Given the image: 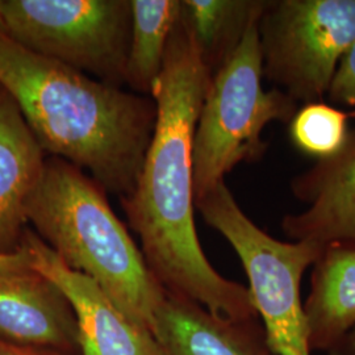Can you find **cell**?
<instances>
[{
  "label": "cell",
  "instance_id": "cell-1",
  "mask_svg": "<svg viewBox=\"0 0 355 355\" xmlns=\"http://www.w3.org/2000/svg\"><path fill=\"white\" fill-rule=\"evenodd\" d=\"M211 78L179 20L150 95L157 105L152 141L135 189L120 203L166 292L217 318L250 321L258 316L249 290L216 271L195 227L192 137Z\"/></svg>",
  "mask_w": 355,
  "mask_h": 355
},
{
  "label": "cell",
  "instance_id": "cell-2",
  "mask_svg": "<svg viewBox=\"0 0 355 355\" xmlns=\"http://www.w3.org/2000/svg\"><path fill=\"white\" fill-rule=\"evenodd\" d=\"M0 86L17 103L45 154L125 198L136 186L157 105L0 37Z\"/></svg>",
  "mask_w": 355,
  "mask_h": 355
},
{
  "label": "cell",
  "instance_id": "cell-3",
  "mask_svg": "<svg viewBox=\"0 0 355 355\" xmlns=\"http://www.w3.org/2000/svg\"><path fill=\"white\" fill-rule=\"evenodd\" d=\"M26 218L66 266L95 282L128 318L152 333L165 288L92 178L61 158H46Z\"/></svg>",
  "mask_w": 355,
  "mask_h": 355
},
{
  "label": "cell",
  "instance_id": "cell-4",
  "mask_svg": "<svg viewBox=\"0 0 355 355\" xmlns=\"http://www.w3.org/2000/svg\"><path fill=\"white\" fill-rule=\"evenodd\" d=\"M259 19L205 92L192 137L195 202L225 182L236 166L259 161L268 146L262 139L265 128L274 121L290 123L297 112V103L286 92L263 87Z\"/></svg>",
  "mask_w": 355,
  "mask_h": 355
},
{
  "label": "cell",
  "instance_id": "cell-5",
  "mask_svg": "<svg viewBox=\"0 0 355 355\" xmlns=\"http://www.w3.org/2000/svg\"><path fill=\"white\" fill-rule=\"evenodd\" d=\"M195 208L239 255L254 309L274 354H313L308 343L302 280L324 248L270 236L242 211L225 182L195 202Z\"/></svg>",
  "mask_w": 355,
  "mask_h": 355
},
{
  "label": "cell",
  "instance_id": "cell-6",
  "mask_svg": "<svg viewBox=\"0 0 355 355\" xmlns=\"http://www.w3.org/2000/svg\"><path fill=\"white\" fill-rule=\"evenodd\" d=\"M6 38L104 83L125 85L130 0H0Z\"/></svg>",
  "mask_w": 355,
  "mask_h": 355
},
{
  "label": "cell",
  "instance_id": "cell-7",
  "mask_svg": "<svg viewBox=\"0 0 355 355\" xmlns=\"http://www.w3.org/2000/svg\"><path fill=\"white\" fill-rule=\"evenodd\" d=\"M263 76L295 102H322L355 41V0L268 1L259 23Z\"/></svg>",
  "mask_w": 355,
  "mask_h": 355
},
{
  "label": "cell",
  "instance_id": "cell-8",
  "mask_svg": "<svg viewBox=\"0 0 355 355\" xmlns=\"http://www.w3.org/2000/svg\"><path fill=\"white\" fill-rule=\"evenodd\" d=\"M32 270L51 280L73 309L82 355H159L149 330L141 328L86 275L62 259L26 228L20 243Z\"/></svg>",
  "mask_w": 355,
  "mask_h": 355
},
{
  "label": "cell",
  "instance_id": "cell-9",
  "mask_svg": "<svg viewBox=\"0 0 355 355\" xmlns=\"http://www.w3.org/2000/svg\"><path fill=\"white\" fill-rule=\"evenodd\" d=\"M293 195L306 204L303 212L287 215L282 228L292 241L325 248L355 242V129L343 149L292 182Z\"/></svg>",
  "mask_w": 355,
  "mask_h": 355
},
{
  "label": "cell",
  "instance_id": "cell-10",
  "mask_svg": "<svg viewBox=\"0 0 355 355\" xmlns=\"http://www.w3.org/2000/svg\"><path fill=\"white\" fill-rule=\"evenodd\" d=\"M152 336L159 355H275L258 318L232 321L166 292Z\"/></svg>",
  "mask_w": 355,
  "mask_h": 355
},
{
  "label": "cell",
  "instance_id": "cell-11",
  "mask_svg": "<svg viewBox=\"0 0 355 355\" xmlns=\"http://www.w3.org/2000/svg\"><path fill=\"white\" fill-rule=\"evenodd\" d=\"M46 154L12 95L0 86V254L16 253L26 230V205Z\"/></svg>",
  "mask_w": 355,
  "mask_h": 355
},
{
  "label": "cell",
  "instance_id": "cell-12",
  "mask_svg": "<svg viewBox=\"0 0 355 355\" xmlns=\"http://www.w3.org/2000/svg\"><path fill=\"white\" fill-rule=\"evenodd\" d=\"M0 334L31 346L78 343L76 316L64 293L35 270L0 275Z\"/></svg>",
  "mask_w": 355,
  "mask_h": 355
},
{
  "label": "cell",
  "instance_id": "cell-13",
  "mask_svg": "<svg viewBox=\"0 0 355 355\" xmlns=\"http://www.w3.org/2000/svg\"><path fill=\"white\" fill-rule=\"evenodd\" d=\"M305 299L311 352L330 350L355 328V242L327 245L313 263Z\"/></svg>",
  "mask_w": 355,
  "mask_h": 355
},
{
  "label": "cell",
  "instance_id": "cell-14",
  "mask_svg": "<svg viewBox=\"0 0 355 355\" xmlns=\"http://www.w3.org/2000/svg\"><path fill=\"white\" fill-rule=\"evenodd\" d=\"M266 0H182L180 23L214 76L241 44Z\"/></svg>",
  "mask_w": 355,
  "mask_h": 355
},
{
  "label": "cell",
  "instance_id": "cell-15",
  "mask_svg": "<svg viewBox=\"0 0 355 355\" xmlns=\"http://www.w3.org/2000/svg\"><path fill=\"white\" fill-rule=\"evenodd\" d=\"M132 23L125 85L150 96L165 64L170 36L180 17L182 0H130Z\"/></svg>",
  "mask_w": 355,
  "mask_h": 355
},
{
  "label": "cell",
  "instance_id": "cell-16",
  "mask_svg": "<svg viewBox=\"0 0 355 355\" xmlns=\"http://www.w3.org/2000/svg\"><path fill=\"white\" fill-rule=\"evenodd\" d=\"M347 114L324 102L304 104L290 121L293 145L308 155L327 159L343 148L349 137Z\"/></svg>",
  "mask_w": 355,
  "mask_h": 355
},
{
  "label": "cell",
  "instance_id": "cell-17",
  "mask_svg": "<svg viewBox=\"0 0 355 355\" xmlns=\"http://www.w3.org/2000/svg\"><path fill=\"white\" fill-rule=\"evenodd\" d=\"M330 102L355 110V41L340 61L329 91Z\"/></svg>",
  "mask_w": 355,
  "mask_h": 355
},
{
  "label": "cell",
  "instance_id": "cell-18",
  "mask_svg": "<svg viewBox=\"0 0 355 355\" xmlns=\"http://www.w3.org/2000/svg\"><path fill=\"white\" fill-rule=\"evenodd\" d=\"M31 270L28 255L23 249L11 254H0V275Z\"/></svg>",
  "mask_w": 355,
  "mask_h": 355
},
{
  "label": "cell",
  "instance_id": "cell-19",
  "mask_svg": "<svg viewBox=\"0 0 355 355\" xmlns=\"http://www.w3.org/2000/svg\"><path fill=\"white\" fill-rule=\"evenodd\" d=\"M328 355H355V328L349 331Z\"/></svg>",
  "mask_w": 355,
  "mask_h": 355
},
{
  "label": "cell",
  "instance_id": "cell-20",
  "mask_svg": "<svg viewBox=\"0 0 355 355\" xmlns=\"http://www.w3.org/2000/svg\"><path fill=\"white\" fill-rule=\"evenodd\" d=\"M0 355H46L37 353L35 350L31 349H24V347H19V346H13V345H7V343L0 341Z\"/></svg>",
  "mask_w": 355,
  "mask_h": 355
},
{
  "label": "cell",
  "instance_id": "cell-21",
  "mask_svg": "<svg viewBox=\"0 0 355 355\" xmlns=\"http://www.w3.org/2000/svg\"><path fill=\"white\" fill-rule=\"evenodd\" d=\"M0 37L6 38V26H4V20L1 16V10H0Z\"/></svg>",
  "mask_w": 355,
  "mask_h": 355
}]
</instances>
